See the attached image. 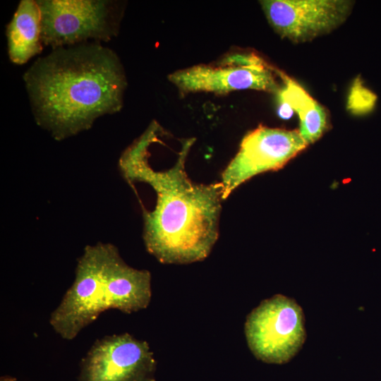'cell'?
<instances>
[{"instance_id": "obj_7", "label": "cell", "mask_w": 381, "mask_h": 381, "mask_svg": "<svg viewBox=\"0 0 381 381\" xmlns=\"http://www.w3.org/2000/svg\"><path fill=\"white\" fill-rule=\"evenodd\" d=\"M307 145L298 130L261 125L252 130L222 174L223 200L253 176L282 168Z\"/></svg>"}, {"instance_id": "obj_4", "label": "cell", "mask_w": 381, "mask_h": 381, "mask_svg": "<svg viewBox=\"0 0 381 381\" xmlns=\"http://www.w3.org/2000/svg\"><path fill=\"white\" fill-rule=\"evenodd\" d=\"M41 40L54 49L94 42L109 41L119 30L121 12L106 0H40Z\"/></svg>"}, {"instance_id": "obj_8", "label": "cell", "mask_w": 381, "mask_h": 381, "mask_svg": "<svg viewBox=\"0 0 381 381\" xmlns=\"http://www.w3.org/2000/svg\"><path fill=\"white\" fill-rule=\"evenodd\" d=\"M156 368L147 342L113 334L94 342L81 360L78 381H155Z\"/></svg>"}, {"instance_id": "obj_3", "label": "cell", "mask_w": 381, "mask_h": 381, "mask_svg": "<svg viewBox=\"0 0 381 381\" xmlns=\"http://www.w3.org/2000/svg\"><path fill=\"white\" fill-rule=\"evenodd\" d=\"M151 297L150 272L126 264L114 245L97 242L86 246L78 259L74 281L49 324L61 338L72 340L102 313L137 312L149 306Z\"/></svg>"}, {"instance_id": "obj_6", "label": "cell", "mask_w": 381, "mask_h": 381, "mask_svg": "<svg viewBox=\"0 0 381 381\" xmlns=\"http://www.w3.org/2000/svg\"><path fill=\"white\" fill-rule=\"evenodd\" d=\"M244 331L253 355L267 363L288 362L306 339L301 306L282 294L263 300L246 317Z\"/></svg>"}, {"instance_id": "obj_9", "label": "cell", "mask_w": 381, "mask_h": 381, "mask_svg": "<svg viewBox=\"0 0 381 381\" xmlns=\"http://www.w3.org/2000/svg\"><path fill=\"white\" fill-rule=\"evenodd\" d=\"M262 9L273 30L282 38L300 43L328 34L349 16V0H264Z\"/></svg>"}, {"instance_id": "obj_11", "label": "cell", "mask_w": 381, "mask_h": 381, "mask_svg": "<svg viewBox=\"0 0 381 381\" xmlns=\"http://www.w3.org/2000/svg\"><path fill=\"white\" fill-rule=\"evenodd\" d=\"M282 85L277 95L282 106L293 109L299 118L298 131L309 145L317 141L326 131L327 116L325 109L296 81L277 69Z\"/></svg>"}, {"instance_id": "obj_5", "label": "cell", "mask_w": 381, "mask_h": 381, "mask_svg": "<svg viewBox=\"0 0 381 381\" xmlns=\"http://www.w3.org/2000/svg\"><path fill=\"white\" fill-rule=\"evenodd\" d=\"M277 69L253 52H233L212 64H197L176 71L169 80L183 94L255 90L277 95Z\"/></svg>"}, {"instance_id": "obj_12", "label": "cell", "mask_w": 381, "mask_h": 381, "mask_svg": "<svg viewBox=\"0 0 381 381\" xmlns=\"http://www.w3.org/2000/svg\"><path fill=\"white\" fill-rule=\"evenodd\" d=\"M376 100L372 92L362 85L361 82L354 83L349 98V107L356 114H365L370 111Z\"/></svg>"}, {"instance_id": "obj_2", "label": "cell", "mask_w": 381, "mask_h": 381, "mask_svg": "<svg viewBox=\"0 0 381 381\" xmlns=\"http://www.w3.org/2000/svg\"><path fill=\"white\" fill-rule=\"evenodd\" d=\"M23 79L36 123L56 140L120 111L127 85L117 54L95 42L54 49L36 60Z\"/></svg>"}, {"instance_id": "obj_10", "label": "cell", "mask_w": 381, "mask_h": 381, "mask_svg": "<svg viewBox=\"0 0 381 381\" xmlns=\"http://www.w3.org/2000/svg\"><path fill=\"white\" fill-rule=\"evenodd\" d=\"M6 35L8 56L16 64H23L42 52L41 13L37 1H20Z\"/></svg>"}, {"instance_id": "obj_1", "label": "cell", "mask_w": 381, "mask_h": 381, "mask_svg": "<svg viewBox=\"0 0 381 381\" xmlns=\"http://www.w3.org/2000/svg\"><path fill=\"white\" fill-rule=\"evenodd\" d=\"M195 138H186L171 167L157 169L149 155L146 131L121 154L119 166L129 184H148L156 195L152 210H143V240L149 253L164 264L202 261L219 236L222 187L191 181L186 162Z\"/></svg>"}]
</instances>
